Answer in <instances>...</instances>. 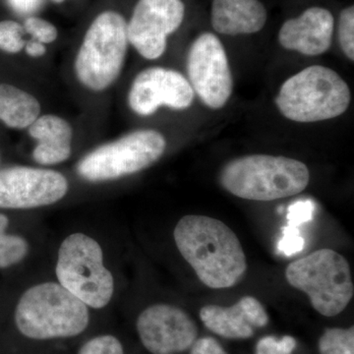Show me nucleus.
Wrapping results in <instances>:
<instances>
[{
	"mask_svg": "<svg viewBox=\"0 0 354 354\" xmlns=\"http://www.w3.org/2000/svg\"><path fill=\"white\" fill-rule=\"evenodd\" d=\"M44 0H8L9 6L16 12L31 16L41 8Z\"/></svg>",
	"mask_w": 354,
	"mask_h": 354,
	"instance_id": "nucleus-29",
	"label": "nucleus"
},
{
	"mask_svg": "<svg viewBox=\"0 0 354 354\" xmlns=\"http://www.w3.org/2000/svg\"><path fill=\"white\" fill-rule=\"evenodd\" d=\"M351 100L348 84L335 70L313 65L281 85L276 104L288 120L312 123L342 115L348 109Z\"/></svg>",
	"mask_w": 354,
	"mask_h": 354,
	"instance_id": "nucleus-7",
	"label": "nucleus"
},
{
	"mask_svg": "<svg viewBox=\"0 0 354 354\" xmlns=\"http://www.w3.org/2000/svg\"><path fill=\"white\" fill-rule=\"evenodd\" d=\"M92 310L55 279L28 286L16 304L14 322L23 337L32 341L72 339L91 323Z\"/></svg>",
	"mask_w": 354,
	"mask_h": 354,
	"instance_id": "nucleus-3",
	"label": "nucleus"
},
{
	"mask_svg": "<svg viewBox=\"0 0 354 354\" xmlns=\"http://www.w3.org/2000/svg\"><path fill=\"white\" fill-rule=\"evenodd\" d=\"M26 131L34 143L31 158L35 165L55 169L73 156L75 129L64 116L43 113Z\"/></svg>",
	"mask_w": 354,
	"mask_h": 354,
	"instance_id": "nucleus-15",
	"label": "nucleus"
},
{
	"mask_svg": "<svg viewBox=\"0 0 354 354\" xmlns=\"http://www.w3.org/2000/svg\"><path fill=\"white\" fill-rule=\"evenodd\" d=\"M310 172L295 158L251 155L225 165L220 183L230 194L252 201H274L299 194L308 186Z\"/></svg>",
	"mask_w": 354,
	"mask_h": 354,
	"instance_id": "nucleus-6",
	"label": "nucleus"
},
{
	"mask_svg": "<svg viewBox=\"0 0 354 354\" xmlns=\"http://www.w3.org/2000/svg\"><path fill=\"white\" fill-rule=\"evenodd\" d=\"M297 348V341L290 335L281 339L268 335L262 337L256 346V354H291Z\"/></svg>",
	"mask_w": 354,
	"mask_h": 354,
	"instance_id": "nucleus-25",
	"label": "nucleus"
},
{
	"mask_svg": "<svg viewBox=\"0 0 354 354\" xmlns=\"http://www.w3.org/2000/svg\"><path fill=\"white\" fill-rule=\"evenodd\" d=\"M174 239L179 253L205 286L215 290L232 288L245 274L241 241L223 221L205 216H183L174 228Z\"/></svg>",
	"mask_w": 354,
	"mask_h": 354,
	"instance_id": "nucleus-2",
	"label": "nucleus"
},
{
	"mask_svg": "<svg viewBox=\"0 0 354 354\" xmlns=\"http://www.w3.org/2000/svg\"><path fill=\"white\" fill-rule=\"evenodd\" d=\"M183 0H138L127 21L128 41L144 59L155 62L165 55L169 38L183 25Z\"/></svg>",
	"mask_w": 354,
	"mask_h": 354,
	"instance_id": "nucleus-12",
	"label": "nucleus"
},
{
	"mask_svg": "<svg viewBox=\"0 0 354 354\" xmlns=\"http://www.w3.org/2000/svg\"><path fill=\"white\" fill-rule=\"evenodd\" d=\"M77 354H125L118 337L111 334L95 335L84 342Z\"/></svg>",
	"mask_w": 354,
	"mask_h": 354,
	"instance_id": "nucleus-23",
	"label": "nucleus"
},
{
	"mask_svg": "<svg viewBox=\"0 0 354 354\" xmlns=\"http://www.w3.org/2000/svg\"><path fill=\"white\" fill-rule=\"evenodd\" d=\"M27 37L23 24L17 21H0V50L7 55L22 53Z\"/></svg>",
	"mask_w": 354,
	"mask_h": 354,
	"instance_id": "nucleus-21",
	"label": "nucleus"
},
{
	"mask_svg": "<svg viewBox=\"0 0 354 354\" xmlns=\"http://www.w3.org/2000/svg\"><path fill=\"white\" fill-rule=\"evenodd\" d=\"M10 220L0 213V269H8L27 259L31 251L30 242L21 234L7 232Z\"/></svg>",
	"mask_w": 354,
	"mask_h": 354,
	"instance_id": "nucleus-19",
	"label": "nucleus"
},
{
	"mask_svg": "<svg viewBox=\"0 0 354 354\" xmlns=\"http://www.w3.org/2000/svg\"><path fill=\"white\" fill-rule=\"evenodd\" d=\"M339 41L342 51L351 62L354 60V7L342 11L339 20Z\"/></svg>",
	"mask_w": 354,
	"mask_h": 354,
	"instance_id": "nucleus-24",
	"label": "nucleus"
},
{
	"mask_svg": "<svg viewBox=\"0 0 354 354\" xmlns=\"http://www.w3.org/2000/svg\"><path fill=\"white\" fill-rule=\"evenodd\" d=\"M22 24L29 38L41 41L48 46L57 41V28L50 21L39 16L31 15L26 17Z\"/></svg>",
	"mask_w": 354,
	"mask_h": 354,
	"instance_id": "nucleus-22",
	"label": "nucleus"
},
{
	"mask_svg": "<svg viewBox=\"0 0 354 354\" xmlns=\"http://www.w3.org/2000/svg\"><path fill=\"white\" fill-rule=\"evenodd\" d=\"M315 211V204L311 200L293 203L288 209V225L299 227L304 223L311 221Z\"/></svg>",
	"mask_w": 354,
	"mask_h": 354,
	"instance_id": "nucleus-27",
	"label": "nucleus"
},
{
	"mask_svg": "<svg viewBox=\"0 0 354 354\" xmlns=\"http://www.w3.org/2000/svg\"><path fill=\"white\" fill-rule=\"evenodd\" d=\"M320 354H354V328H332L319 339Z\"/></svg>",
	"mask_w": 354,
	"mask_h": 354,
	"instance_id": "nucleus-20",
	"label": "nucleus"
},
{
	"mask_svg": "<svg viewBox=\"0 0 354 354\" xmlns=\"http://www.w3.org/2000/svg\"><path fill=\"white\" fill-rule=\"evenodd\" d=\"M288 283L308 295L321 315L344 311L353 297L354 286L348 261L330 249H321L288 266Z\"/></svg>",
	"mask_w": 354,
	"mask_h": 354,
	"instance_id": "nucleus-8",
	"label": "nucleus"
},
{
	"mask_svg": "<svg viewBox=\"0 0 354 354\" xmlns=\"http://www.w3.org/2000/svg\"><path fill=\"white\" fill-rule=\"evenodd\" d=\"M0 158H1V155H0Z\"/></svg>",
	"mask_w": 354,
	"mask_h": 354,
	"instance_id": "nucleus-32",
	"label": "nucleus"
},
{
	"mask_svg": "<svg viewBox=\"0 0 354 354\" xmlns=\"http://www.w3.org/2000/svg\"><path fill=\"white\" fill-rule=\"evenodd\" d=\"M305 247V239L300 234L299 228L295 225H288L283 228V237L279 241V252L290 257L301 252Z\"/></svg>",
	"mask_w": 354,
	"mask_h": 354,
	"instance_id": "nucleus-26",
	"label": "nucleus"
},
{
	"mask_svg": "<svg viewBox=\"0 0 354 354\" xmlns=\"http://www.w3.org/2000/svg\"><path fill=\"white\" fill-rule=\"evenodd\" d=\"M200 319L214 334L230 339L253 337L257 328L269 323V315L259 300L252 297H242L230 307L208 305L200 311Z\"/></svg>",
	"mask_w": 354,
	"mask_h": 354,
	"instance_id": "nucleus-16",
	"label": "nucleus"
},
{
	"mask_svg": "<svg viewBox=\"0 0 354 354\" xmlns=\"http://www.w3.org/2000/svg\"><path fill=\"white\" fill-rule=\"evenodd\" d=\"M167 140L153 128H139L95 146L77 160L74 172L88 184L121 180L145 171L165 155Z\"/></svg>",
	"mask_w": 354,
	"mask_h": 354,
	"instance_id": "nucleus-5",
	"label": "nucleus"
},
{
	"mask_svg": "<svg viewBox=\"0 0 354 354\" xmlns=\"http://www.w3.org/2000/svg\"><path fill=\"white\" fill-rule=\"evenodd\" d=\"M129 48L127 18L113 9L97 14L69 55L68 79L81 101H104L113 92Z\"/></svg>",
	"mask_w": 354,
	"mask_h": 354,
	"instance_id": "nucleus-1",
	"label": "nucleus"
},
{
	"mask_svg": "<svg viewBox=\"0 0 354 354\" xmlns=\"http://www.w3.org/2000/svg\"><path fill=\"white\" fill-rule=\"evenodd\" d=\"M188 81L207 106L218 109L232 95L234 81L225 48L216 35L203 32L191 44L186 59Z\"/></svg>",
	"mask_w": 354,
	"mask_h": 354,
	"instance_id": "nucleus-11",
	"label": "nucleus"
},
{
	"mask_svg": "<svg viewBox=\"0 0 354 354\" xmlns=\"http://www.w3.org/2000/svg\"><path fill=\"white\" fill-rule=\"evenodd\" d=\"M191 354H228L214 337H202L191 346Z\"/></svg>",
	"mask_w": 354,
	"mask_h": 354,
	"instance_id": "nucleus-28",
	"label": "nucleus"
},
{
	"mask_svg": "<svg viewBox=\"0 0 354 354\" xmlns=\"http://www.w3.org/2000/svg\"><path fill=\"white\" fill-rule=\"evenodd\" d=\"M24 53L26 57H29L30 59H43V58L48 57V46L41 43V41H36V39L28 38L27 41H26Z\"/></svg>",
	"mask_w": 354,
	"mask_h": 354,
	"instance_id": "nucleus-30",
	"label": "nucleus"
},
{
	"mask_svg": "<svg viewBox=\"0 0 354 354\" xmlns=\"http://www.w3.org/2000/svg\"><path fill=\"white\" fill-rule=\"evenodd\" d=\"M55 279L91 310L106 308L115 295V278L106 265L104 247L82 230L70 232L60 241Z\"/></svg>",
	"mask_w": 354,
	"mask_h": 354,
	"instance_id": "nucleus-4",
	"label": "nucleus"
},
{
	"mask_svg": "<svg viewBox=\"0 0 354 354\" xmlns=\"http://www.w3.org/2000/svg\"><path fill=\"white\" fill-rule=\"evenodd\" d=\"M136 330L152 354H177L191 348L198 337L196 323L183 309L167 304L150 305L139 314Z\"/></svg>",
	"mask_w": 354,
	"mask_h": 354,
	"instance_id": "nucleus-13",
	"label": "nucleus"
},
{
	"mask_svg": "<svg viewBox=\"0 0 354 354\" xmlns=\"http://www.w3.org/2000/svg\"><path fill=\"white\" fill-rule=\"evenodd\" d=\"M195 93L180 72L153 65L142 69L128 86L125 102L130 113L151 118L162 108L181 111L190 108Z\"/></svg>",
	"mask_w": 354,
	"mask_h": 354,
	"instance_id": "nucleus-10",
	"label": "nucleus"
},
{
	"mask_svg": "<svg viewBox=\"0 0 354 354\" xmlns=\"http://www.w3.org/2000/svg\"><path fill=\"white\" fill-rule=\"evenodd\" d=\"M51 1H53V3L62 4V3H64L65 0H51Z\"/></svg>",
	"mask_w": 354,
	"mask_h": 354,
	"instance_id": "nucleus-31",
	"label": "nucleus"
},
{
	"mask_svg": "<svg viewBox=\"0 0 354 354\" xmlns=\"http://www.w3.org/2000/svg\"><path fill=\"white\" fill-rule=\"evenodd\" d=\"M43 113L36 95L12 84H0V122L9 129L27 130Z\"/></svg>",
	"mask_w": 354,
	"mask_h": 354,
	"instance_id": "nucleus-18",
	"label": "nucleus"
},
{
	"mask_svg": "<svg viewBox=\"0 0 354 354\" xmlns=\"http://www.w3.org/2000/svg\"><path fill=\"white\" fill-rule=\"evenodd\" d=\"M268 14L260 0H213L211 22L214 30L227 36L260 32Z\"/></svg>",
	"mask_w": 354,
	"mask_h": 354,
	"instance_id": "nucleus-17",
	"label": "nucleus"
},
{
	"mask_svg": "<svg viewBox=\"0 0 354 354\" xmlns=\"http://www.w3.org/2000/svg\"><path fill=\"white\" fill-rule=\"evenodd\" d=\"M69 191L68 177L53 167L16 165L0 169V209L46 208L64 201Z\"/></svg>",
	"mask_w": 354,
	"mask_h": 354,
	"instance_id": "nucleus-9",
	"label": "nucleus"
},
{
	"mask_svg": "<svg viewBox=\"0 0 354 354\" xmlns=\"http://www.w3.org/2000/svg\"><path fill=\"white\" fill-rule=\"evenodd\" d=\"M334 16L323 7H310L297 18L286 20L279 32L283 48L308 57L329 50L334 35Z\"/></svg>",
	"mask_w": 354,
	"mask_h": 354,
	"instance_id": "nucleus-14",
	"label": "nucleus"
}]
</instances>
